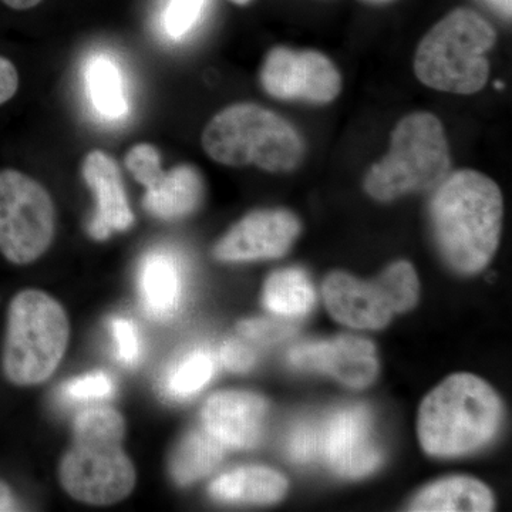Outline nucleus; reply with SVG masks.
Listing matches in <instances>:
<instances>
[{
  "label": "nucleus",
  "instance_id": "f257e3e1",
  "mask_svg": "<svg viewBox=\"0 0 512 512\" xmlns=\"http://www.w3.org/2000/svg\"><path fill=\"white\" fill-rule=\"evenodd\" d=\"M434 237L444 261L460 274H477L493 259L503 228L504 201L487 175L448 174L430 207Z\"/></svg>",
  "mask_w": 512,
  "mask_h": 512
},
{
  "label": "nucleus",
  "instance_id": "f03ea898",
  "mask_svg": "<svg viewBox=\"0 0 512 512\" xmlns=\"http://www.w3.org/2000/svg\"><path fill=\"white\" fill-rule=\"evenodd\" d=\"M126 421L113 407L83 410L73 424V444L60 461V484L80 503L111 505L131 494L137 474L123 448Z\"/></svg>",
  "mask_w": 512,
  "mask_h": 512
},
{
  "label": "nucleus",
  "instance_id": "7ed1b4c3",
  "mask_svg": "<svg viewBox=\"0 0 512 512\" xmlns=\"http://www.w3.org/2000/svg\"><path fill=\"white\" fill-rule=\"evenodd\" d=\"M501 419L503 404L493 387L470 373H457L423 400L417 431L430 456H466L494 439Z\"/></svg>",
  "mask_w": 512,
  "mask_h": 512
},
{
  "label": "nucleus",
  "instance_id": "20e7f679",
  "mask_svg": "<svg viewBox=\"0 0 512 512\" xmlns=\"http://www.w3.org/2000/svg\"><path fill=\"white\" fill-rule=\"evenodd\" d=\"M205 153L228 167L255 165L269 173H289L301 164L305 146L284 117L258 104H232L204 128Z\"/></svg>",
  "mask_w": 512,
  "mask_h": 512
},
{
  "label": "nucleus",
  "instance_id": "39448f33",
  "mask_svg": "<svg viewBox=\"0 0 512 512\" xmlns=\"http://www.w3.org/2000/svg\"><path fill=\"white\" fill-rule=\"evenodd\" d=\"M497 35L471 9H456L427 33L414 56V73L434 90L454 94L480 92L490 76L485 53Z\"/></svg>",
  "mask_w": 512,
  "mask_h": 512
},
{
  "label": "nucleus",
  "instance_id": "423d86ee",
  "mask_svg": "<svg viewBox=\"0 0 512 512\" xmlns=\"http://www.w3.org/2000/svg\"><path fill=\"white\" fill-rule=\"evenodd\" d=\"M70 325L63 306L37 289L12 299L2 352L3 375L16 386L46 382L62 362Z\"/></svg>",
  "mask_w": 512,
  "mask_h": 512
},
{
  "label": "nucleus",
  "instance_id": "0eeeda50",
  "mask_svg": "<svg viewBox=\"0 0 512 512\" xmlns=\"http://www.w3.org/2000/svg\"><path fill=\"white\" fill-rule=\"evenodd\" d=\"M446 131L434 114L419 111L399 121L386 157L370 168L365 190L377 201L436 190L450 174Z\"/></svg>",
  "mask_w": 512,
  "mask_h": 512
},
{
  "label": "nucleus",
  "instance_id": "6e6552de",
  "mask_svg": "<svg viewBox=\"0 0 512 512\" xmlns=\"http://www.w3.org/2000/svg\"><path fill=\"white\" fill-rule=\"evenodd\" d=\"M323 298L332 318L356 329H382L394 313L410 311L419 299V279L413 265L399 261L376 281L365 282L333 272L323 284Z\"/></svg>",
  "mask_w": 512,
  "mask_h": 512
},
{
  "label": "nucleus",
  "instance_id": "1a4fd4ad",
  "mask_svg": "<svg viewBox=\"0 0 512 512\" xmlns=\"http://www.w3.org/2000/svg\"><path fill=\"white\" fill-rule=\"evenodd\" d=\"M56 231V210L42 184L22 171L0 170V254L29 265L45 254Z\"/></svg>",
  "mask_w": 512,
  "mask_h": 512
},
{
  "label": "nucleus",
  "instance_id": "9d476101",
  "mask_svg": "<svg viewBox=\"0 0 512 512\" xmlns=\"http://www.w3.org/2000/svg\"><path fill=\"white\" fill-rule=\"evenodd\" d=\"M126 167L146 188L143 205L148 214L164 221L181 220L198 210L204 198V180L194 165L181 164L164 171L160 151L141 143L126 154Z\"/></svg>",
  "mask_w": 512,
  "mask_h": 512
},
{
  "label": "nucleus",
  "instance_id": "9b49d317",
  "mask_svg": "<svg viewBox=\"0 0 512 512\" xmlns=\"http://www.w3.org/2000/svg\"><path fill=\"white\" fill-rule=\"evenodd\" d=\"M259 79L269 96L281 100L330 103L342 90L335 64L315 50L274 47L265 57Z\"/></svg>",
  "mask_w": 512,
  "mask_h": 512
},
{
  "label": "nucleus",
  "instance_id": "f8f14e48",
  "mask_svg": "<svg viewBox=\"0 0 512 512\" xmlns=\"http://www.w3.org/2000/svg\"><path fill=\"white\" fill-rule=\"evenodd\" d=\"M319 451L328 466L342 477L360 478L377 470L383 454L369 410L350 406L333 414L319 430Z\"/></svg>",
  "mask_w": 512,
  "mask_h": 512
},
{
  "label": "nucleus",
  "instance_id": "ddd939ff",
  "mask_svg": "<svg viewBox=\"0 0 512 512\" xmlns=\"http://www.w3.org/2000/svg\"><path fill=\"white\" fill-rule=\"evenodd\" d=\"M301 232V222L286 210L254 211L217 242L214 256L222 262L281 258Z\"/></svg>",
  "mask_w": 512,
  "mask_h": 512
},
{
  "label": "nucleus",
  "instance_id": "4468645a",
  "mask_svg": "<svg viewBox=\"0 0 512 512\" xmlns=\"http://www.w3.org/2000/svg\"><path fill=\"white\" fill-rule=\"evenodd\" d=\"M289 362L299 369L328 373L352 389H365L379 373L375 345L352 335L296 346L289 352Z\"/></svg>",
  "mask_w": 512,
  "mask_h": 512
},
{
  "label": "nucleus",
  "instance_id": "2eb2a0df",
  "mask_svg": "<svg viewBox=\"0 0 512 512\" xmlns=\"http://www.w3.org/2000/svg\"><path fill=\"white\" fill-rule=\"evenodd\" d=\"M268 410V402L259 394L215 393L202 407V427L225 447L248 450L262 440Z\"/></svg>",
  "mask_w": 512,
  "mask_h": 512
},
{
  "label": "nucleus",
  "instance_id": "dca6fc26",
  "mask_svg": "<svg viewBox=\"0 0 512 512\" xmlns=\"http://www.w3.org/2000/svg\"><path fill=\"white\" fill-rule=\"evenodd\" d=\"M82 175L96 200V210L89 224L90 237L106 241L116 232L130 229L134 214L114 158L100 150L90 151L84 157Z\"/></svg>",
  "mask_w": 512,
  "mask_h": 512
},
{
  "label": "nucleus",
  "instance_id": "f3484780",
  "mask_svg": "<svg viewBox=\"0 0 512 512\" xmlns=\"http://www.w3.org/2000/svg\"><path fill=\"white\" fill-rule=\"evenodd\" d=\"M183 272L177 258L157 249L141 259L138 269V293L144 311L151 318H173L183 301Z\"/></svg>",
  "mask_w": 512,
  "mask_h": 512
},
{
  "label": "nucleus",
  "instance_id": "a211bd4d",
  "mask_svg": "<svg viewBox=\"0 0 512 512\" xmlns=\"http://www.w3.org/2000/svg\"><path fill=\"white\" fill-rule=\"evenodd\" d=\"M288 480L278 471L261 466L239 467L215 478L210 494L215 500L237 504H274L284 498Z\"/></svg>",
  "mask_w": 512,
  "mask_h": 512
},
{
  "label": "nucleus",
  "instance_id": "6ab92c4d",
  "mask_svg": "<svg viewBox=\"0 0 512 512\" xmlns=\"http://www.w3.org/2000/svg\"><path fill=\"white\" fill-rule=\"evenodd\" d=\"M83 80L87 99L97 116L107 121L126 119L130 113L126 83L113 57L106 53L90 56L84 63Z\"/></svg>",
  "mask_w": 512,
  "mask_h": 512
},
{
  "label": "nucleus",
  "instance_id": "aec40b11",
  "mask_svg": "<svg viewBox=\"0 0 512 512\" xmlns=\"http://www.w3.org/2000/svg\"><path fill=\"white\" fill-rule=\"evenodd\" d=\"M416 512H485L494 510L490 488L471 477H450L424 488L409 507Z\"/></svg>",
  "mask_w": 512,
  "mask_h": 512
},
{
  "label": "nucleus",
  "instance_id": "412c9836",
  "mask_svg": "<svg viewBox=\"0 0 512 512\" xmlns=\"http://www.w3.org/2000/svg\"><path fill=\"white\" fill-rule=\"evenodd\" d=\"M228 448L207 430H192L178 443L170 461V473L178 485H190L211 474Z\"/></svg>",
  "mask_w": 512,
  "mask_h": 512
},
{
  "label": "nucleus",
  "instance_id": "4be33fe9",
  "mask_svg": "<svg viewBox=\"0 0 512 512\" xmlns=\"http://www.w3.org/2000/svg\"><path fill=\"white\" fill-rule=\"evenodd\" d=\"M315 302V288L302 269H282L266 279L265 308L281 318H301L308 315Z\"/></svg>",
  "mask_w": 512,
  "mask_h": 512
},
{
  "label": "nucleus",
  "instance_id": "5701e85b",
  "mask_svg": "<svg viewBox=\"0 0 512 512\" xmlns=\"http://www.w3.org/2000/svg\"><path fill=\"white\" fill-rule=\"evenodd\" d=\"M214 372L215 362L211 353L204 349L192 350L167 373L165 393L173 399H188L210 383Z\"/></svg>",
  "mask_w": 512,
  "mask_h": 512
},
{
  "label": "nucleus",
  "instance_id": "b1692460",
  "mask_svg": "<svg viewBox=\"0 0 512 512\" xmlns=\"http://www.w3.org/2000/svg\"><path fill=\"white\" fill-rule=\"evenodd\" d=\"M208 0H168L161 25L171 40L184 39L200 23Z\"/></svg>",
  "mask_w": 512,
  "mask_h": 512
},
{
  "label": "nucleus",
  "instance_id": "393cba45",
  "mask_svg": "<svg viewBox=\"0 0 512 512\" xmlns=\"http://www.w3.org/2000/svg\"><path fill=\"white\" fill-rule=\"evenodd\" d=\"M116 392V384L106 372H92L64 384L63 396L70 402L107 400Z\"/></svg>",
  "mask_w": 512,
  "mask_h": 512
},
{
  "label": "nucleus",
  "instance_id": "a878e982",
  "mask_svg": "<svg viewBox=\"0 0 512 512\" xmlns=\"http://www.w3.org/2000/svg\"><path fill=\"white\" fill-rule=\"evenodd\" d=\"M298 328L292 322L282 319L255 318L238 323V333L249 342L272 345L291 338Z\"/></svg>",
  "mask_w": 512,
  "mask_h": 512
},
{
  "label": "nucleus",
  "instance_id": "bb28decb",
  "mask_svg": "<svg viewBox=\"0 0 512 512\" xmlns=\"http://www.w3.org/2000/svg\"><path fill=\"white\" fill-rule=\"evenodd\" d=\"M110 330L117 360L124 366H137L143 353V343L136 323L124 316H116L111 319Z\"/></svg>",
  "mask_w": 512,
  "mask_h": 512
},
{
  "label": "nucleus",
  "instance_id": "cd10ccee",
  "mask_svg": "<svg viewBox=\"0 0 512 512\" xmlns=\"http://www.w3.org/2000/svg\"><path fill=\"white\" fill-rule=\"evenodd\" d=\"M286 453L296 463L312 461L319 453V430L309 423L296 426L286 440Z\"/></svg>",
  "mask_w": 512,
  "mask_h": 512
},
{
  "label": "nucleus",
  "instance_id": "c85d7f7f",
  "mask_svg": "<svg viewBox=\"0 0 512 512\" xmlns=\"http://www.w3.org/2000/svg\"><path fill=\"white\" fill-rule=\"evenodd\" d=\"M224 367L235 373L249 372L256 363V353L251 346L239 339H229L220 352Z\"/></svg>",
  "mask_w": 512,
  "mask_h": 512
},
{
  "label": "nucleus",
  "instance_id": "c756f323",
  "mask_svg": "<svg viewBox=\"0 0 512 512\" xmlns=\"http://www.w3.org/2000/svg\"><path fill=\"white\" fill-rule=\"evenodd\" d=\"M19 89V73L15 64L0 56V106L15 97Z\"/></svg>",
  "mask_w": 512,
  "mask_h": 512
},
{
  "label": "nucleus",
  "instance_id": "7c9ffc66",
  "mask_svg": "<svg viewBox=\"0 0 512 512\" xmlns=\"http://www.w3.org/2000/svg\"><path fill=\"white\" fill-rule=\"evenodd\" d=\"M19 503L8 484L0 481V512L19 511Z\"/></svg>",
  "mask_w": 512,
  "mask_h": 512
},
{
  "label": "nucleus",
  "instance_id": "2f4dec72",
  "mask_svg": "<svg viewBox=\"0 0 512 512\" xmlns=\"http://www.w3.org/2000/svg\"><path fill=\"white\" fill-rule=\"evenodd\" d=\"M491 8L497 10L505 19H511L512 0H485Z\"/></svg>",
  "mask_w": 512,
  "mask_h": 512
},
{
  "label": "nucleus",
  "instance_id": "473e14b6",
  "mask_svg": "<svg viewBox=\"0 0 512 512\" xmlns=\"http://www.w3.org/2000/svg\"><path fill=\"white\" fill-rule=\"evenodd\" d=\"M0 2L5 3L10 9L29 10L42 3V0H0Z\"/></svg>",
  "mask_w": 512,
  "mask_h": 512
},
{
  "label": "nucleus",
  "instance_id": "72a5a7b5",
  "mask_svg": "<svg viewBox=\"0 0 512 512\" xmlns=\"http://www.w3.org/2000/svg\"><path fill=\"white\" fill-rule=\"evenodd\" d=\"M235 5H247V3L251 2V0H231Z\"/></svg>",
  "mask_w": 512,
  "mask_h": 512
},
{
  "label": "nucleus",
  "instance_id": "f704fd0d",
  "mask_svg": "<svg viewBox=\"0 0 512 512\" xmlns=\"http://www.w3.org/2000/svg\"><path fill=\"white\" fill-rule=\"evenodd\" d=\"M495 86H497L498 89H503V84H501V82H498Z\"/></svg>",
  "mask_w": 512,
  "mask_h": 512
},
{
  "label": "nucleus",
  "instance_id": "c9c22d12",
  "mask_svg": "<svg viewBox=\"0 0 512 512\" xmlns=\"http://www.w3.org/2000/svg\"><path fill=\"white\" fill-rule=\"evenodd\" d=\"M370 2H387V0H370Z\"/></svg>",
  "mask_w": 512,
  "mask_h": 512
}]
</instances>
